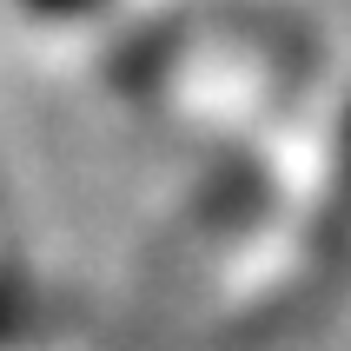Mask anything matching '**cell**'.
I'll return each instance as SVG.
<instances>
[{"mask_svg":"<svg viewBox=\"0 0 351 351\" xmlns=\"http://www.w3.org/2000/svg\"><path fill=\"white\" fill-rule=\"evenodd\" d=\"M27 7H40V14H86V7H99V0H27Z\"/></svg>","mask_w":351,"mask_h":351,"instance_id":"6da1fadb","label":"cell"}]
</instances>
